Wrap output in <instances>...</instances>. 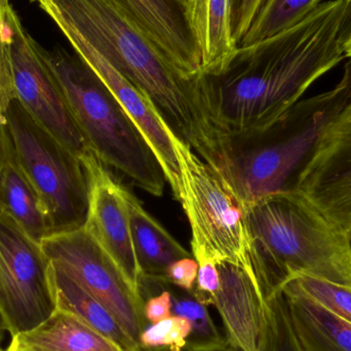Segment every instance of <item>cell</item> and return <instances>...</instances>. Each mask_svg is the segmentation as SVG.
Returning a JSON list of instances; mask_svg holds the SVG:
<instances>
[{"mask_svg":"<svg viewBox=\"0 0 351 351\" xmlns=\"http://www.w3.org/2000/svg\"><path fill=\"white\" fill-rule=\"evenodd\" d=\"M344 0L322 2L288 30L237 47L226 67L197 78V101L212 133L268 127L302 100L344 59L339 31Z\"/></svg>","mask_w":351,"mask_h":351,"instance_id":"cell-1","label":"cell"},{"mask_svg":"<svg viewBox=\"0 0 351 351\" xmlns=\"http://www.w3.org/2000/svg\"><path fill=\"white\" fill-rule=\"evenodd\" d=\"M64 35L84 39L150 101L180 139L202 154L210 130L186 80L111 0H31Z\"/></svg>","mask_w":351,"mask_h":351,"instance_id":"cell-2","label":"cell"},{"mask_svg":"<svg viewBox=\"0 0 351 351\" xmlns=\"http://www.w3.org/2000/svg\"><path fill=\"white\" fill-rule=\"evenodd\" d=\"M350 100L351 59L331 90L299 101L263 129L213 134L202 158L243 206L294 190L324 130Z\"/></svg>","mask_w":351,"mask_h":351,"instance_id":"cell-3","label":"cell"},{"mask_svg":"<svg viewBox=\"0 0 351 351\" xmlns=\"http://www.w3.org/2000/svg\"><path fill=\"white\" fill-rule=\"evenodd\" d=\"M249 260L263 296L299 276L351 290V235L298 190L245 206Z\"/></svg>","mask_w":351,"mask_h":351,"instance_id":"cell-4","label":"cell"},{"mask_svg":"<svg viewBox=\"0 0 351 351\" xmlns=\"http://www.w3.org/2000/svg\"><path fill=\"white\" fill-rule=\"evenodd\" d=\"M39 51L55 76L93 154L140 189L162 196L166 175L143 134L106 84L75 53L61 47Z\"/></svg>","mask_w":351,"mask_h":351,"instance_id":"cell-5","label":"cell"},{"mask_svg":"<svg viewBox=\"0 0 351 351\" xmlns=\"http://www.w3.org/2000/svg\"><path fill=\"white\" fill-rule=\"evenodd\" d=\"M12 156L49 217L51 234L82 228L90 206L84 160L45 131L16 98L5 111Z\"/></svg>","mask_w":351,"mask_h":351,"instance_id":"cell-6","label":"cell"},{"mask_svg":"<svg viewBox=\"0 0 351 351\" xmlns=\"http://www.w3.org/2000/svg\"><path fill=\"white\" fill-rule=\"evenodd\" d=\"M181 172L180 199L191 228L192 256L251 265L245 206L220 175L169 128Z\"/></svg>","mask_w":351,"mask_h":351,"instance_id":"cell-7","label":"cell"},{"mask_svg":"<svg viewBox=\"0 0 351 351\" xmlns=\"http://www.w3.org/2000/svg\"><path fill=\"white\" fill-rule=\"evenodd\" d=\"M40 249L47 261L63 268L105 305L139 346L140 335L148 326L143 302L115 262L84 227L49 235L41 241Z\"/></svg>","mask_w":351,"mask_h":351,"instance_id":"cell-8","label":"cell"},{"mask_svg":"<svg viewBox=\"0 0 351 351\" xmlns=\"http://www.w3.org/2000/svg\"><path fill=\"white\" fill-rule=\"evenodd\" d=\"M49 262L40 245L0 214V313L14 336L34 329L53 313Z\"/></svg>","mask_w":351,"mask_h":351,"instance_id":"cell-9","label":"cell"},{"mask_svg":"<svg viewBox=\"0 0 351 351\" xmlns=\"http://www.w3.org/2000/svg\"><path fill=\"white\" fill-rule=\"evenodd\" d=\"M8 24L14 98L38 125L82 160L94 154L40 55L38 43L27 33L12 8Z\"/></svg>","mask_w":351,"mask_h":351,"instance_id":"cell-10","label":"cell"},{"mask_svg":"<svg viewBox=\"0 0 351 351\" xmlns=\"http://www.w3.org/2000/svg\"><path fill=\"white\" fill-rule=\"evenodd\" d=\"M295 189L351 235V100L324 130Z\"/></svg>","mask_w":351,"mask_h":351,"instance_id":"cell-11","label":"cell"},{"mask_svg":"<svg viewBox=\"0 0 351 351\" xmlns=\"http://www.w3.org/2000/svg\"><path fill=\"white\" fill-rule=\"evenodd\" d=\"M82 160L90 180V206L84 228L115 262L140 296L141 270L132 239L128 190L95 154Z\"/></svg>","mask_w":351,"mask_h":351,"instance_id":"cell-12","label":"cell"},{"mask_svg":"<svg viewBox=\"0 0 351 351\" xmlns=\"http://www.w3.org/2000/svg\"><path fill=\"white\" fill-rule=\"evenodd\" d=\"M64 36L93 71L106 84L125 112L136 123L138 129L147 140L158 162L162 165L167 182L176 199L179 202L181 190V172L172 140L169 136V127L152 101L127 80L104 56L80 37L73 34Z\"/></svg>","mask_w":351,"mask_h":351,"instance_id":"cell-13","label":"cell"},{"mask_svg":"<svg viewBox=\"0 0 351 351\" xmlns=\"http://www.w3.org/2000/svg\"><path fill=\"white\" fill-rule=\"evenodd\" d=\"M186 80L202 75L199 49L183 0H111Z\"/></svg>","mask_w":351,"mask_h":351,"instance_id":"cell-14","label":"cell"},{"mask_svg":"<svg viewBox=\"0 0 351 351\" xmlns=\"http://www.w3.org/2000/svg\"><path fill=\"white\" fill-rule=\"evenodd\" d=\"M220 287L213 297L230 346L241 351H258L263 300L251 265L217 262Z\"/></svg>","mask_w":351,"mask_h":351,"instance_id":"cell-15","label":"cell"},{"mask_svg":"<svg viewBox=\"0 0 351 351\" xmlns=\"http://www.w3.org/2000/svg\"><path fill=\"white\" fill-rule=\"evenodd\" d=\"M199 49L202 74L220 73L237 49L231 32L230 0H184Z\"/></svg>","mask_w":351,"mask_h":351,"instance_id":"cell-16","label":"cell"},{"mask_svg":"<svg viewBox=\"0 0 351 351\" xmlns=\"http://www.w3.org/2000/svg\"><path fill=\"white\" fill-rule=\"evenodd\" d=\"M4 351H125L71 313H55L34 329L12 336Z\"/></svg>","mask_w":351,"mask_h":351,"instance_id":"cell-17","label":"cell"},{"mask_svg":"<svg viewBox=\"0 0 351 351\" xmlns=\"http://www.w3.org/2000/svg\"><path fill=\"white\" fill-rule=\"evenodd\" d=\"M291 319L307 351H351V324L305 296L294 282L282 286Z\"/></svg>","mask_w":351,"mask_h":351,"instance_id":"cell-18","label":"cell"},{"mask_svg":"<svg viewBox=\"0 0 351 351\" xmlns=\"http://www.w3.org/2000/svg\"><path fill=\"white\" fill-rule=\"evenodd\" d=\"M127 200L132 239L141 276L164 278L171 264L192 257L129 190Z\"/></svg>","mask_w":351,"mask_h":351,"instance_id":"cell-19","label":"cell"},{"mask_svg":"<svg viewBox=\"0 0 351 351\" xmlns=\"http://www.w3.org/2000/svg\"><path fill=\"white\" fill-rule=\"evenodd\" d=\"M49 276L57 309L71 313L125 351L139 348L111 311L84 290L63 268L49 262Z\"/></svg>","mask_w":351,"mask_h":351,"instance_id":"cell-20","label":"cell"},{"mask_svg":"<svg viewBox=\"0 0 351 351\" xmlns=\"http://www.w3.org/2000/svg\"><path fill=\"white\" fill-rule=\"evenodd\" d=\"M0 214L36 245H40L51 234L49 217L38 194L12 156L0 171Z\"/></svg>","mask_w":351,"mask_h":351,"instance_id":"cell-21","label":"cell"},{"mask_svg":"<svg viewBox=\"0 0 351 351\" xmlns=\"http://www.w3.org/2000/svg\"><path fill=\"white\" fill-rule=\"evenodd\" d=\"M164 280L165 286L172 297V315L187 319L191 333L183 351H222L229 346L213 321L208 305L200 302L192 292L182 290Z\"/></svg>","mask_w":351,"mask_h":351,"instance_id":"cell-22","label":"cell"},{"mask_svg":"<svg viewBox=\"0 0 351 351\" xmlns=\"http://www.w3.org/2000/svg\"><path fill=\"white\" fill-rule=\"evenodd\" d=\"M325 0H264L239 47H247L288 30Z\"/></svg>","mask_w":351,"mask_h":351,"instance_id":"cell-23","label":"cell"},{"mask_svg":"<svg viewBox=\"0 0 351 351\" xmlns=\"http://www.w3.org/2000/svg\"><path fill=\"white\" fill-rule=\"evenodd\" d=\"M263 297L258 351H307L297 335L282 290Z\"/></svg>","mask_w":351,"mask_h":351,"instance_id":"cell-24","label":"cell"},{"mask_svg":"<svg viewBox=\"0 0 351 351\" xmlns=\"http://www.w3.org/2000/svg\"><path fill=\"white\" fill-rule=\"evenodd\" d=\"M311 300L332 315L351 324V290L340 285L311 276H299L291 280Z\"/></svg>","mask_w":351,"mask_h":351,"instance_id":"cell-25","label":"cell"},{"mask_svg":"<svg viewBox=\"0 0 351 351\" xmlns=\"http://www.w3.org/2000/svg\"><path fill=\"white\" fill-rule=\"evenodd\" d=\"M191 333L187 319L171 315L156 324H150L142 331L139 348L144 350L183 351Z\"/></svg>","mask_w":351,"mask_h":351,"instance_id":"cell-26","label":"cell"},{"mask_svg":"<svg viewBox=\"0 0 351 351\" xmlns=\"http://www.w3.org/2000/svg\"><path fill=\"white\" fill-rule=\"evenodd\" d=\"M12 6L10 0H0V111L5 113L10 101L14 98L10 67V28L8 14Z\"/></svg>","mask_w":351,"mask_h":351,"instance_id":"cell-27","label":"cell"},{"mask_svg":"<svg viewBox=\"0 0 351 351\" xmlns=\"http://www.w3.org/2000/svg\"><path fill=\"white\" fill-rule=\"evenodd\" d=\"M198 264L197 276L192 294L204 304L210 306L213 297L220 287V276L214 260L208 256H193Z\"/></svg>","mask_w":351,"mask_h":351,"instance_id":"cell-28","label":"cell"},{"mask_svg":"<svg viewBox=\"0 0 351 351\" xmlns=\"http://www.w3.org/2000/svg\"><path fill=\"white\" fill-rule=\"evenodd\" d=\"M264 0H230L231 32L239 47Z\"/></svg>","mask_w":351,"mask_h":351,"instance_id":"cell-29","label":"cell"},{"mask_svg":"<svg viewBox=\"0 0 351 351\" xmlns=\"http://www.w3.org/2000/svg\"><path fill=\"white\" fill-rule=\"evenodd\" d=\"M198 264L194 258H183L171 264L164 280L182 290L192 292L197 276Z\"/></svg>","mask_w":351,"mask_h":351,"instance_id":"cell-30","label":"cell"},{"mask_svg":"<svg viewBox=\"0 0 351 351\" xmlns=\"http://www.w3.org/2000/svg\"><path fill=\"white\" fill-rule=\"evenodd\" d=\"M12 158V148L6 132L5 113L0 111V171L10 158Z\"/></svg>","mask_w":351,"mask_h":351,"instance_id":"cell-31","label":"cell"},{"mask_svg":"<svg viewBox=\"0 0 351 351\" xmlns=\"http://www.w3.org/2000/svg\"><path fill=\"white\" fill-rule=\"evenodd\" d=\"M344 1H346V4H344L343 16H342L339 31L342 47L351 34V0H344Z\"/></svg>","mask_w":351,"mask_h":351,"instance_id":"cell-32","label":"cell"},{"mask_svg":"<svg viewBox=\"0 0 351 351\" xmlns=\"http://www.w3.org/2000/svg\"><path fill=\"white\" fill-rule=\"evenodd\" d=\"M5 324H4L3 317H2L1 313H0V351L2 350V343L4 341V335L6 333Z\"/></svg>","mask_w":351,"mask_h":351,"instance_id":"cell-33","label":"cell"},{"mask_svg":"<svg viewBox=\"0 0 351 351\" xmlns=\"http://www.w3.org/2000/svg\"><path fill=\"white\" fill-rule=\"evenodd\" d=\"M343 51L346 58L351 59V34L348 36V38L346 39V43H343Z\"/></svg>","mask_w":351,"mask_h":351,"instance_id":"cell-34","label":"cell"},{"mask_svg":"<svg viewBox=\"0 0 351 351\" xmlns=\"http://www.w3.org/2000/svg\"><path fill=\"white\" fill-rule=\"evenodd\" d=\"M222 351H241V350H239V348H234V346H230V344H229V346H227V348H225V350H223Z\"/></svg>","mask_w":351,"mask_h":351,"instance_id":"cell-35","label":"cell"},{"mask_svg":"<svg viewBox=\"0 0 351 351\" xmlns=\"http://www.w3.org/2000/svg\"><path fill=\"white\" fill-rule=\"evenodd\" d=\"M136 351H168V350H144V348H138Z\"/></svg>","mask_w":351,"mask_h":351,"instance_id":"cell-36","label":"cell"},{"mask_svg":"<svg viewBox=\"0 0 351 351\" xmlns=\"http://www.w3.org/2000/svg\"><path fill=\"white\" fill-rule=\"evenodd\" d=\"M1 351H4V350H1Z\"/></svg>","mask_w":351,"mask_h":351,"instance_id":"cell-37","label":"cell"},{"mask_svg":"<svg viewBox=\"0 0 351 351\" xmlns=\"http://www.w3.org/2000/svg\"><path fill=\"white\" fill-rule=\"evenodd\" d=\"M325 1H326V0H325Z\"/></svg>","mask_w":351,"mask_h":351,"instance_id":"cell-38","label":"cell"},{"mask_svg":"<svg viewBox=\"0 0 351 351\" xmlns=\"http://www.w3.org/2000/svg\"><path fill=\"white\" fill-rule=\"evenodd\" d=\"M183 1H184V0H183Z\"/></svg>","mask_w":351,"mask_h":351,"instance_id":"cell-39","label":"cell"}]
</instances>
